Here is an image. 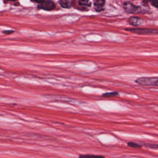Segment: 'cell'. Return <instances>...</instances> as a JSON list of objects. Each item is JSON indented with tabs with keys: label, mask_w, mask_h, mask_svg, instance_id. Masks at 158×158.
<instances>
[{
	"label": "cell",
	"mask_w": 158,
	"mask_h": 158,
	"mask_svg": "<svg viewBox=\"0 0 158 158\" xmlns=\"http://www.w3.org/2000/svg\"><path fill=\"white\" fill-rule=\"evenodd\" d=\"M79 158H105L104 156L101 155L94 154H82L79 156Z\"/></svg>",
	"instance_id": "obj_8"
},
{
	"label": "cell",
	"mask_w": 158,
	"mask_h": 158,
	"mask_svg": "<svg viewBox=\"0 0 158 158\" xmlns=\"http://www.w3.org/2000/svg\"><path fill=\"white\" fill-rule=\"evenodd\" d=\"M14 31L13 30H10V31H4L3 33H5V34H9V33H13Z\"/></svg>",
	"instance_id": "obj_15"
},
{
	"label": "cell",
	"mask_w": 158,
	"mask_h": 158,
	"mask_svg": "<svg viewBox=\"0 0 158 158\" xmlns=\"http://www.w3.org/2000/svg\"><path fill=\"white\" fill-rule=\"evenodd\" d=\"M59 4L64 8H70L72 6V3L69 0H59Z\"/></svg>",
	"instance_id": "obj_7"
},
{
	"label": "cell",
	"mask_w": 158,
	"mask_h": 158,
	"mask_svg": "<svg viewBox=\"0 0 158 158\" xmlns=\"http://www.w3.org/2000/svg\"><path fill=\"white\" fill-rule=\"evenodd\" d=\"M79 4L83 7L90 6V0H78Z\"/></svg>",
	"instance_id": "obj_10"
},
{
	"label": "cell",
	"mask_w": 158,
	"mask_h": 158,
	"mask_svg": "<svg viewBox=\"0 0 158 158\" xmlns=\"http://www.w3.org/2000/svg\"><path fill=\"white\" fill-rule=\"evenodd\" d=\"M127 146L132 148H139L140 149V148H141L142 147V146L141 144H139L134 142H129L127 143Z\"/></svg>",
	"instance_id": "obj_9"
},
{
	"label": "cell",
	"mask_w": 158,
	"mask_h": 158,
	"mask_svg": "<svg viewBox=\"0 0 158 158\" xmlns=\"http://www.w3.org/2000/svg\"><path fill=\"white\" fill-rule=\"evenodd\" d=\"M119 94V93L117 92H109V93H106L103 94V97H105V98H110V97H113V96H117Z\"/></svg>",
	"instance_id": "obj_11"
},
{
	"label": "cell",
	"mask_w": 158,
	"mask_h": 158,
	"mask_svg": "<svg viewBox=\"0 0 158 158\" xmlns=\"http://www.w3.org/2000/svg\"><path fill=\"white\" fill-rule=\"evenodd\" d=\"M135 82L141 85L158 86V77H140Z\"/></svg>",
	"instance_id": "obj_2"
},
{
	"label": "cell",
	"mask_w": 158,
	"mask_h": 158,
	"mask_svg": "<svg viewBox=\"0 0 158 158\" xmlns=\"http://www.w3.org/2000/svg\"><path fill=\"white\" fill-rule=\"evenodd\" d=\"M106 0H96L94 3L95 10L98 12L101 11L104 9L103 6L105 5Z\"/></svg>",
	"instance_id": "obj_6"
},
{
	"label": "cell",
	"mask_w": 158,
	"mask_h": 158,
	"mask_svg": "<svg viewBox=\"0 0 158 158\" xmlns=\"http://www.w3.org/2000/svg\"><path fill=\"white\" fill-rule=\"evenodd\" d=\"M9 1L15 2V1H16V0H5V3H6V2H9Z\"/></svg>",
	"instance_id": "obj_16"
},
{
	"label": "cell",
	"mask_w": 158,
	"mask_h": 158,
	"mask_svg": "<svg viewBox=\"0 0 158 158\" xmlns=\"http://www.w3.org/2000/svg\"><path fill=\"white\" fill-rule=\"evenodd\" d=\"M129 22L130 24H131L133 26H138L142 25L144 22V20L138 17H131L129 19Z\"/></svg>",
	"instance_id": "obj_5"
},
{
	"label": "cell",
	"mask_w": 158,
	"mask_h": 158,
	"mask_svg": "<svg viewBox=\"0 0 158 158\" xmlns=\"http://www.w3.org/2000/svg\"><path fill=\"white\" fill-rule=\"evenodd\" d=\"M123 7L126 12L130 14L148 13V11H149V9L147 7L136 6L128 2L124 3Z\"/></svg>",
	"instance_id": "obj_1"
},
{
	"label": "cell",
	"mask_w": 158,
	"mask_h": 158,
	"mask_svg": "<svg viewBox=\"0 0 158 158\" xmlns=\"http://www.w3.org/2000/svg\"><path fill=\"white\" fill-rule=\"evenodd\" d=\"M55 4L51 0H47L43 3L39 4L38 8L39 9H42L46 11H51L55 8Z\"/></svg>",
	"instance_id": "obj_4"
},
{
	"label": "cell",
	"mask_w": 158,
	"mask_h": 158,
	"mask_svg": "<svg viewBox=\"0 0 158 158\" xmlns=\"http://www.w3.org/2000/svg\"><path fill=\"white\" fill-rule=\"evenodd\" d=\"M33 1L36 2V3H38L40 4V3H43V2H45V0H33Z\"/></svg>",
	"instance_id": "obj_14"
},
{
	"label": "cell",
	"mask_w": 158,
	"mask_h": 158,
	"mask_svg": "<svg viewBox=\"0 0 158 158\" xmlns=\"http://www.w3.org/2000/svg\"><path fill=\"white\" fill-rule=\"evenodd\" d=\"M148 2H150L152 6L158 9V0H148Z\"/></svg>",
	"instance_id": "obj_13"
},
{
	"label": "cell",
	"mask_w": 158,
	"mask_h": 158,
	"mask_svg": "<svg viewBox=\"0 0 158 158\" xmlns=\"http://www.w3.org/2000/svg\"><path fill=\"white\" fill-rule=\"evenodd\" d=\"M127 31L131 32L140 35H150V34H158V30L151 29L146 28H136V29H126Z\"/></svg>",
	"instance_id": "obj_3"
},
{
	"label": "cell",
	"mask_w": 158,
	"mask_h": 158,
	"mask_svg": "<svg viewBox=\"0 0 158 158\" xmlns=\"http://www.w3.org/2000/svg\"><path fill=\"white\" fill-rule=\"evenodd\" d=\"M145 147H148V148H150V149L158 150V144H157L147 143V144H145Z\"/></svg>",
	"instance_id": "obj_12"
}]
</instances>
